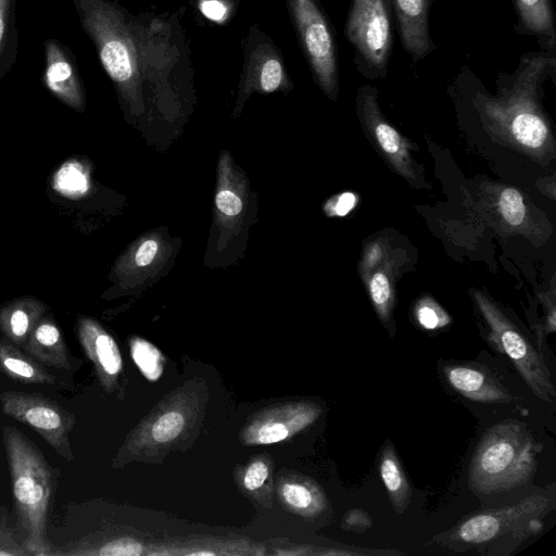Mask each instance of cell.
I'll use <instances>...</instances> for the list:
<instances>
[{
	"instance_id": "1",
	"label": "cell",
	"mask_w": 556,
	"mask_h": 556,
	"mask_svg": "<svg viewBox=\"0 0 556 556\" xmlns=\"http://www.w3.org/2000/svg\"><path fill=\"white\" fill-rule=\"evenodd\" d=\"M78 21L126 110L180 105L194 67L178 12L134 13L113 0H73Z\"/></svg>"
},
{
	"instance_id": "2",
	"label": "cell",
	"mask_w": 556,
	"mask_h": 556,
	"mask_svg": "<svg viewBox=\"0 0 556 556\" xmlns=\"http://www.w3.org/2000/svg\"><path fill=\"white\" fill-rule=\"evenodd\" d=\"M3 440L23 544L33 556H50L47 521L55 481L51 467L18 429L3 427Z\"/></svg>"
},
{
	"instance_id": "3",
	"label": "cell",
	"mask_w": 556,
	"mask_h": 556,
	"mask_svg": "<svg viewBox=\"0 0 556 556\" xmlns=\"http://www.w3.org/2000/svg\"><path fill=\"white\" fill-rule=\"evenodd\" d=\"M535 442L525 424L505 420L489 428L471 457L468 485L490 495L523 485L536 467Z\"/></svg>"
},
{
	"instance_id": "4",
	"label": "cell",
	"mask_w": 556,
	"mask_h": 556,
	"mask_svg": "<svg viewBox=\"0 0 556 556\" xmlns=\"http://www.w3.org/2000/svg\"><path fill=\"white\" fill-rule=\"evenodd\" d=\"M553 508V497L534 493L515 505L471 515L432 540L457 552L479 548L488 555L504 554L505 548L510 552L540 531L542 519Z\"/></svg>"
},
{
	"instance_id": "5",
	"label": "cell",
	"mask_w": 556,
	"mask_h": 556,
	"mask_svg": "<svg viewBox=\"0 0 556 556\" xmlns=\"http://www.w3.org/2000/svg\"><path fill=\"white\" fill-rule=\"evenodd\" d=\"M394 16L390 0H352L344 36L354 50L356 70L368 79H383L393 50Z\"/></svg>"
},
{
	"instance_id": "6",
	"label": "cell",
	"mask_w": 556,
	"mask_h": 556,
	"mask_svg": "<svg viewBox=\"0 0 556 556\" xmlns=\"http://www.w3.org/2000/svg\"><path fill=\"white\" fill-rule=\"evenodd\" d=\"M290 21L315 83L336 100L339 61L336 34L319 0H286Z\"/></svg>"
},
{
	"instance_id": "7",
	"label": "cell",
	"mask_w": 556,
	"mask_h": 556,
	"mask_svg": "<svg viewBox=\"0 0 556 556\" xmlns=\"http://www.w3.org/2000/svg\"><path fill=\"white\" fill-rule=\"evenodd\" d=\"M477 304L490 328V339L506 354L530 390L553 403L556 396L551 371L530 340L494 304L476 294Z\"/></svg>"
},
{
	"instance_id": "8",
	"label": "cell",
	"mask_w": 556,
	"mask_h": 556,
	"mask_svg": "<svg viewBox=\"0 0 556 556\" xmlns=\"http://www.w3.org/2000/svg\"><path fill=\"white\" fill-rule=\"evenodd\" d=\"M0 406L8 416L29 426L66 460H73L70 434L75 417L55 401L40 394L5 391Z\"/></svg>"
},
{
	"instance_id": "9",
	"label": "cell",
	"mask_w": 556,
	"mask_h": 556,
	"mask_svg": "<svg viewBox=\"0 0 556 556\" xmlns=\"http://www.w3.org/2000/svg\"><path fill=\"white\" fill-rule=\"evenodd\" d=\"M243 66L239 84V99L253 92L289 91L293 84L288 75L279 48L257 24L252 25L242 41Z\"/></svg>"
},
{
	"instance_id": "10",
	"label": "cell",
	"mask_w": 556,
	"mask_h": 556,
	"mask_svg": "<svg viewBox=\"0 0 556 556\" xmlns=\"http://www.w3.org/2000/svg\"><path fill=\"white\" fill-rule=\"evenodd\" d=\"M45 67L42 83L68 108L83 112L86 94L78 66L71 49L62 41L49 38L43 42Z\"/></svg>"
},
{
	"instance_id": "11",
	"label": "cell",
	"mask_w": 556,
	"mask_h": 556,
	"mask_svg": "<svg viewBox=\"0 0 556 556\" xmlns=\"http://www.w3.org/2000/svg\"><path fill=\"white\" fill-rule=\"evenodd\" d=\"M433 0H390L401 43L414 62L437 49L429 30V13Z\"/></svg>"
},
{
	"instance_id": "12",
	"label": "cell",
	"mask_w": 556,
	"mask_h": 556,
	"mask_svg": "<svg viewBox=\"0 0 556 556\" xmlns=\"http://www.w3.org/2000/svg\"><path fill=\"white\" fill-rule=\"evenodd\" d=\"M448 384L465 397L482 403H509L513 395L482 367L471 364H453L443 368Z\"/></svg>"
},
{
	"instance_id": "13",
	"label": "cell",
	"mask_w": 556,
	"mask_h": 556,
	"mask_svg": "<svg viewBox=\"0 0 556 556\" xmlns=\"http://www.w3.org/2000/svg\"><path fill=\"white\" fill-rule=\"evenodd\" d=\"M517 14L515 30L535 37L541 50L556 53V30L551 0H513Z\"/></svg>"
},
{
	"instance_id": "14",
	"label": "cell",
	"mask_w": 556,
	"mask_h": 556,
	"mask_svg": "<svg viewBox=\"0 0 556 556\" xmlns=\"http://www.w3.org/2000/svg\"><path fill=\"white\" fill-rule=\"evenodd\" d=\"M77 332L84 351L101 375H117L122 368V357L113 338L90 318L79 319Z\"/></svg>"
},
{
	"instance_id": "15",
	"label": "cell",
	"mask_w": 556,
	"mask_h": 556,
	"mask_svg": "<svg viewBox=\"0 0 556 556\" xmlns=\"http://www.w3.org/2000/svg\"><path fill=\"white\" fill-rule=\"evenodd\" d=\"M25 352L39 363L58 369H70L68 351L59 327L49 318H41L30 332Z\"/></svg>"
},
{
	"instance_id": "16",
	"label": "cell",
	"mask_w": 556,
	"mask_h": 556,
	"mask_svg": "<svg viewBox=\"0 0 556 556\" xmlns=\"http://www.w3.org/2000/svg\"><path fill=\"white\" fill-rule=\"evenodd\" d=\"M45 304L34 298H22L0 311V330L15 345H25L30 332L42 318Z\"/></svg>"
},
{
	"instance_id": "17",
	"label": "cell",
	"mask_w": 556,
	"mask_h": 556,
	"mask_svg": "<svg viewBox=\"0 0 556 556\" xmlns=\"http://www.w3.org/2000/svg\"><path fill=\"white\" fill-rule=\"evenodd\" d=\"M379 473L394 510L397 514L405 513L412 500V486L394 445L390 441H387L381 448Z\"/></svg>"
},
{
	"instance_id": "18",
	"label": "cell",
	"mask_w": 556,
	"mask_h": 556,
	"mask_svg": "<svg viewBox=\"0 0 556 556\" xmlns=\"http://www.w3.org/2000/svg\"><path fill=\"white\" fill-rule=\"evenodd\" d=\"M0 369L21 383L53 384L55 378L12 342L0 341Z\"/></svg>"
},
{
	"instance_id": "19",
	"label": "cell",
	"mask_w": 556,
	"mask_h": 556,
	"mask_svg": "<svg viewBox=\"0 0 556 556\" xmlns=\"http://www.w3.org/2000/svg\"><path fill=\"white\" fill-rule=\"evenodd\" d=\"M16 3L17 0H0V80L17 56Z\"/></svg>"
},
{
	"instance_id": "20",
	"label": "cell",
	"mask_w": 556,
	"mask_h": 556,
	"mask_svg": "<svg viewBox=\"0 0 556 556\" xmlns=\"http://www.w3.org/2000/svg\"><path fill=\"white\" fill-rule=\"evenodd\" d=\"M52 188L70 199L85 195L89 189L87 168L76 160H68L53 175Z\"/></svg>"
},
{
	"instance_id": "21",
	"label": "cell",
	"mask_w": 556,
	"mask_h": 556,
	"mask_svg": "<svg viewBox=\"0 0 556 556\" xmlns=\"http://www.w3.org/2000/svg\"><path fill=\"white\" fill-rule=\"evenodd\" d=\"M131 355L143 375L155 380L162 372V357L155 346L141 339L131 342Z\"/></svg>"
},
{
	"instance_id": "22",
	"label": "cell",
	"mask_w": 556,
	"mask_h": 556,
	"mask_svg": "<svg viewBox=\"0 0 556 556\" xmlns=\"http://www.w3.org/2000/svg\"><path fill=\"white\" fill-rule=\"evenodd\" d=\"M498 206L504 219L509 225L518 226L523 220L526 207L518 190L505 189L500 197Z\"/></svg>"
},
{
	"instance_id": "23",
	"label": "cell",
	"mask_w": 556,
	"mask_h": 556,
	"mask_svg": "<svg viewBox=\"0 0 556 556\" xmlns=\"http://www.w3.org/2000/svg\"><path fill=\"white\" fill-rule=\"evenodd\" d=\"M285 500L293 507L298 509H307L309 507L320 508V496L315 495L308 488L291 483L286 484L282 489Z\"/></svg>"
},
{
	"instance_id": "24",
	"label": "cell",
	"mask_w": 556,
	"mask_h": 556,
	"mask_svg": "<svg viewBox=\"0 0 556 556\" xmlns=\"http://www.w3.org/2000/svg\"><path fill=\"white\" fill-rule=\"evenodd\" d=\"M369 292L379 315L383 319L387 318L389 314L391 287L384 273L379 271L371 277L369 282Z\"/></svg>"
},
{
	"instance_id": "25",
	"label": "cell",
	"mask_w": 556,
	"mask_h": 556,
	"mask_svg": "<svg viewBox=\"0 0 556 556\" xmlns=\"http://www.w3.org/2000/svg\"><path fill=\"white\" fill-rule=\"evenodd\" d=\"M184 427V418L176 412L161 416L152 428V435L157 442H167L176 438Z\"/></svg>"
},
{
	"instance_id": "26",
	"label": "cell",
	"mask_w": 556,
	"mask_h": 556,
	"mask_svg": "<svg viewBox=\"0 0 556 556\" xmlns=\"http://www.w3.org/2000/svg\"><path fill=\"white\" fill-rule=\"evenodd\" d=\"M93 554L105 556H137L141 554V545L131 539H115L99 546Z\"/></svg>"
},
{
	"instance_id": "27",
	"label": "cell",
	"mask_w": 556,
	"mask_h": 556,
	"mask_svg": "<svg viewBox=\"0 0 556 556\" xmlns=\"http://www.w3.org/2000/svg\"><path fill=\"white\" fill-rule=\"evenodd\" d=\"M198 5L206 18L219 24L231 16L232 5L230 0H199Z\"/></svg>"
},
{
	"instance_id": "28",
	"label": "cell",
	"mask_w": 556,
	"mask_h": 556,
	"mask_svg": "<svg viewBox=\"0 0 556 556\" xmlns=\"http://www.w3.org/2000/svg\"><path fill=\"white\" fill-rule=\"evenodd\" d=\"M30 555L24 544L17 543L12 530L5 521L0 519V556H27Z\"/></svg>"
},
{
	"instance_id": "29",
	"label": "cell",
	"mask_w": 556,
	"mask_h": 556,
	"mask_svg": "<svg viewBox=\"0 0 556 556\" xmlns=\"http://www.w3.org/2000/svg\"><path fill=\"white\" fill-rule=\"evenodd\" d=\"M418 323L426 329L433 330L448 323L447 317L432 305H421L417 309Z\"/></svg>"
},
{
	"instance_id": "30",
	"label": "cell",
	"mask_w": 556,
	"mask_h": 556,
	"mask_svg": "<svg viewBox=\"0 0 556 556\" xmlns=\"http://www.w3.org/2000/svg\"><path fill=\"white\" fill-rule=\"evenodd\" d=\"M371 525L370 516L361 508L351 509L343 517V528L349 531L361 533L369 529Z\"/></svg>"
},
{
	"instance_id": "31",
	"label": "cell",
	"mask_w": 556,
	"mask_h": 556,
	"mask_svg": "<svg viewBox=\"0 0 556 556\" xmlns=\"http://www.w3.org/2000/svg\"><path fill=\"white\" fill-rule=\"evenodd\" d=\"M215 203L217 208L227 216L238 215L242 210L240 198L229 190H220L216 194Z\"/></svg>"
},
{
	"instance_id": "32",
	"label": "cell",
	"mask_w": 556,
	"mask_h": 556,
	"mask_svg": "<svg viewBox=\"0 0 556 556\" xmlns=\"http://www.w3.org/2000/svg\"><path fill=\"white\" fill-rule=\"evenodd\" d=\"M289 434L288 428L280 422L266 424L262 426L257 433L260 443L269 444L286 439Z\"/></svg>"
},
{
	"instance_id": "33",
	"label": "cell",
	"mask_w": 556,
	"mask_h": 556,
	"mask_svg": "<svg viewBox=\"0 0 556 556\" xmlns=\"http://www.w3.org/2000/svg\"><path fill=\"white\" fill-rule=\"evenodd\" d=\"M267 467L262 462L253 463L247 470L244 476V485L249 490H255L260 488L267 478Z\"/></svg>"
},
{
	"instance_id": "34",
	"label": "cell",
	"mask_w": 556,
	"mask_h": 556,
	"mask_svg": "<svg viewBox=\"0 0 556 556\" xmlns=\"http://www.w3.org/2000/svg\"><path fill=\"white\" fill-rule=\"evenodd\" d=\"M156 252L157 243L154 240L144 241L136 252V264L140 267L149 265L154 260Z\"/></svg>"
},
{
	"instance_id": "35",
	"label": "cell",
	"mask_w": 556,
	"mask_h": 556,
	"mask_svg": "<svg viewBox=\"0 0 556 556\" xmlns=\"http://www.w3.org/2000/svg\"><path fill=\"white\" fill-rule=\"evenodd\" d=\"M356 198L353 193L341 194L334 205V213L339 216L346 215L355 205Z\"/></svg>"
},
{
	"instance_id": "36",
	"label": "cell",
	"mask_w": 556,
	"mask_h": 556,
	"mask_svg": "<svg viewBox=\"0 0 556 556\" xmlns=\"http://www.w3.org/2000/svg\"><path fill=\"white\" fill-rule=\"evenodd\" d=\"M191 555L198 556V555H214V554L211 552H195V553H191Z\"/></svg>"
}]
</instances>
